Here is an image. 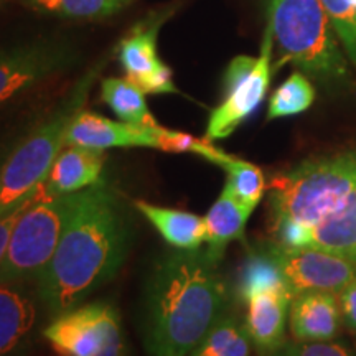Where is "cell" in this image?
<instances>
[{
  "label": "cell",
  "mask_w": 356,
  "mask_h": 356,
  "mask_svg": "<svg viewBox=\"0 0 356 356\" xmlns=\"http://www.w3.org/2000/svg\"><path fill=\"white\" fill-rule=\"evenodd\" d=\"M338 299H340L343 323L348 330L356 332V277L338 293Z\"/></svg>",
  "instance_id": "obj_30"
},
{
  "label": "cell",
  "mask_w": 356,
  "mask_h": 356,
  "mask_svg": "<svg viewBox=\"0 0 356 356\" xmlns=\"http://www.w3.org/2000/svg\"><path fill=\"white\" fill-rule=\"evenodd\" d=\"M159 24L136 25L119 44V63L129 81L145 95H178L173 73L159 58Z\"/></svg>",
  "instance_id": "obj_12"
},
{
  "label": "cell",
  "mask_w": 356,
  "mask_h": 356,
  "mask_svg": "<svg viewBox=\"0 0 356 356\" xmlns=\"http://www.w3.org/2000/svg\"><path fill=\"white\" fill-rule=\"evenodd\" d=\"M269 26L279 68L293 63L323 81L343 83L346 60L322 0H269Z\"/></svg>",
  "instance_id": "obj_3"
},
{
  "label": "cell",
  "mask_w": 356,
  "mask_h": 356,
  "mask_svg": "<svg viewBox=\"0 0 356 356\" xmlns=\"http://www.w3.org/2000/svg\"><path fill=\"white\" fill-rule=\"evenodd\" d=\"M101 99L122 122L134 126H160L150 114L145 92L127 78H106L101 84Z\"/></svg>",
  "instance_id": "obj_20"
},
{
  "label": "cell",
  "mask_w": 356,
  "mask_h": 356,
  "mask_svg": "<svg viewBox=\"0 0 356 356\" xmlns=\"http://www.w3.org/2000/svg\"><path fill=\"white\" fill-rule=\"evenodd\" d=\"M348 2L351 3V6H355V7H356V0H348Z\"/></svg>",
  "instance_id": "obj_31"
},
{
  "label": "cell",
  "mask_w": 356,
  "mask_h": 356,
  "mask_svg": "<svg viewBox=\"0 0 356 356\" xmlns=\"http://www.w3.org/2000/svg\"><path fill=\"white\" fill-rule=\"evenodd\" d=\"M292 299L289 287H280L259 292L246 300L244 327L261 356H274L286 345V327Z\"/></svg>",
  "instance_id": "obj_14"
},
{
  "label": "cell",
  "mask_w": 356,
  "mask_h": 356,
  "mask_svg": "<svg viewBox=\"0 0 356 356\" xmlns=\"http://www.w3.org/2000/svg\"><path fill=\"white\" fill-rule=\"evenodd\" d=\"M32 197H29L25 202H22L19 204H15V207L8 208V210L0 213V266H2L3 259H6L7 249H8V244H10V238H12L13 228H15L17 225V220H19L22 213H24L26 204H29L30 198Z\"/></svg>",
  "instance_id": "obj_29"
},
{
  "label": "cell",
  "mask_w": 356,
  "mask_h": 356,
  "mask_svg": "<svg viewBox=\"0 0 356 356\" xmlns=\"http://www.w3.org/2000/svg\"><path fill=\"white\" fill-rule=\"evenodd\" d=\"M343 315L333 292H304L293 296L289 327L296 341H332L340 333Z\"/></svg>",
  "instance_id": "obj_15"
},
{
  "label": "cell",
  "mask_w": 356,
  "mask_h": 356,
  "mask_svg": "<svg viewBox=\"0 0 356 356\" xmlns=\"http://www.w3.org/2000/svg\"><path fill=\"white\" fill-rule=\"evenodd\" d=\"M58 356H129L121 315L108 302H89L55 315L42 330Z\"/></svg>",
  "instance_id": "obj_7"
},
{
  "label": "cell",
  "mask_w": 356,
  "mask_h": 356,
  "mask_svg": "<svg viewBox=\"0 0 356 356\" xmlns=\"http://www.w3.org/2000/svg\"><path fill=\"white\" fill-rule=\"evenodd\" d=\"M207 256L167 252L145 284L144 335L149 356H186L225 315L228 292Z\"/></svg>",
  "instance_id": "obj_2"
},
{
  "label": "cell",
  "mask_w": 356,
  "mask_h": 356,
  "mask_svg": "<svg viewBox=\"0 0 356 356\" xmlns=\"http://www.w3.org/2000/svg\"><path fill=\"white\" fill-rule=\"evenodd\" d=\"M287 287L280 270L279 261L275 257L273 246H267L257 251H252L244 261L239 270L238 279V297L246 302L249 297L264 291Z\"/></svg>",
  "instance_id": "obj_21"
},
{
  "label": "cell",
  "mask_w": 356,
  "mask_h": 356,
  "mask_svg": "<svg viewBox=\"0 0 356 356\" xmlns=\"http://www.w3.org/2000/svg\"><path fill=\"white\" fill-rule=\"evenodd\" d=\"M99 73V66L74 84L60 106L38 124L0 165V213L32 197L65 147L70 124L81 113Z\"/></svg>",
  "instance_id": "obj_5"
},
{
  "label": "cell",
  "mask_w": 356,
  "mask_h": 356,
  "mask_svg": "<svg viewBox=\"0 0 356 356\" xmlns=\"http://www.w3.org/2000/svg\"><path fill=\"white\" fill-rule=\"evenodd\" d=\"M162 126H134L129 122H115L104 115L81 111L70 124L65 137L66 145L84 147L92 150H108L121 147H147L159 150V136Z\"/></svg>",
  "instance_id": "obj_13"
},
{
  "label": "cell",
  "mask_w": 356,
  "mask_h": 356,
  "mask_svg": "<svg viewBox=\"0 0 356 356\" xmlns=\"http://www.w3.org/2000/svg\"><path fill=\"white\" fill-rule=\"evenodd\" d=\"M0 165H2V162H0Z\"/></svg>",
  "instance_id": "obj_32"
},
{
  "label": "cell",
  "mask_w": 356,
  "mask_h": 356,
  "mask_svg": "<svg viewBox=\"0 0 356 356\" xmlns=\"http://www.w3.org/2000/svg\"><path fill=\"white\" fill-rule=\"evenodd\" d=\"M106 155L102 150L66 145L58 154L44 185L55 195H71L102 181Z\"/></svg>",
  "instance_id": "obj_16"
},
{
  "label": "cell",
  "mask_w": 356,
  "mask_h": 356,
  "mask_svg": "<svg viewBox=\"0 0 356 356\" xmlns=\"http://www.w3.org/2000/svg\"><path fill=\"white\" fill-rule=\"evenodd\" d=\"M273 51V33L267 26L259 56L239 55L231 61L225 73V99L208 119V140L226 139L256 113L269 89Z\"/></svg>",
  "instance_id": "obj_8"
},
{
  "label": "cell",
  "mask_w": 356,
  "mask_h": 356,
  "mask_svg": "<svg viewBox=\"0 0 356 356\" xmlns=\"http://www.w3.org/2000/svg\"><path fill=\"white\" fill-rule=\"evenodd\" d=\"M284 280L292 296L304 292L340 293L356 277V262L317 248L289 249L273 243Z\"/></svg>",
  "instance_id": "obj_10"
},
{
  "label": "cell",
  "mask_w": 356,
  "mask_h": 356,
  "mask_svg": "<svg viewBox=\"0 0 356 356\" xmlns=\"http://www.w3.org/2000/svg\"><path fill=\"white\" fill-rule=\"evenodd\" d=\"M251 348L244 322L225 314L186 356H251Z\"/></svg>",
  "instance_id": "obj_23"
},
{
  "label": "cell",
  "mask_w": 356,
  "mask_h": 356,
  "mask_svg": "<svg viewBox=\"0 0 356 356\" xmlns=\"http://www.w3.org/2000/svg\"><path fill=\"white\" fill-rule=\"evenodd\" d=\"M211 163H216L226 172V186L233 191V195L239 202L248 207L256 208L264 197L266 191V178L264 173L254 163L246 162L233 155L218 150Z\"/></svg>",
  "instance_id": "obj_22"
},
{
  "label": "cell",
  "mask_w": 356,
  "mask_h": 356,
  "mask_svg": "<svg viewBox=\"0 0 356 356\" xmlns=\"http://www.w3.org/2000/svg\"><path fill=\"white\" fill-rule=\"evenodd\" d=\"M315 99V89L302 73H292L275 89L267 108V119L287 118L307 111Z\"/></svg>",
  "instance_id": "obj_24"
},
{
  "label": "cell",
  "mask_w": 356,
  "mask_h": 356,
  "mask_svg": "<svg viewBox=\"0 0 356 356\" xmlns=\"http://www.w3.org/2000/svg\"><path fill=\"white\" fill-rule=\"evenodd\" d=\"M40 10L73 19H99L118 12L126 0H29Z\"/></svg>",
  "instance_id": "obj_25"
},
{
  "label": "cell",
  "mask_w": 356,
  "mask_h": 356,
  "mask_svg": "<svg viewBox=\"0 0 356 356\" xmlns=\"http://www.w3.org/2000/svg\"><path fill=\"white\" fill-rule=\"evenodd\" d=\"M270 216L312 228L346 202L356 188V150L305 160L270 181Z\"/></svg>",
  "instance_id": "obj_4"
},
{
  "label": "cell",
  "mask_w": 356,
  "mask_h": 356,
  "mask_svg": "<svg viewBox=\"0 0 356 356\" xmlns=\"http://www.w3.org/2000/svg\"><path fill=\"white\" fill-rule=\"evenodd\" d=\"M202 139H195L193 136L185 132L170 131V129L162 127L160 129L159 136V150L170 154H195L197 152V147Z\"/></svg>",
  "instance_id": "obj_28"
},
{
  "label": "cell",
  "mask_w": 356,
  "mask_h": 356,
  "mask_svg": "<svg viewBox=\"0 0 356 356\" xmlns=\"http://www.w3.org/2000/svg\"><path fill=\"white\" fill-rule=\"evenodd\" d=\"M40 307L37 280H0V356L32 351Z\"/></svg>",
  "instance_id": "obj_11"
},
{
  "label": "cell",
  "mask_w": 356,
  "mask_h": 356,
  "mask_svg": "<svg viewBox=\"0 0 356 356\" xmlns=\"http://www.w3.org/2000/svg\"><path fill=\"white\" fill-rule=\"evenodd\" d=\"M129 243L127 216L108 185L68 195L60 243L37 279L44 310L55 317L108 284L126 261Z\"/></svg>",
  "instance_id": "obj_1"
},
{
  "label": "cell",
  "mask_w": 356,
  "mask_h": 356,
  "mask_svg": "<svg viewBox=\"0 0 356 356\" xmlns=\"http://www.w3.org/2000/svg\"><path fill=\"white\" fill-rule=\"evenodd\" d=\"M356 262V188L338 210L310 228V246Z\"/></svg>",
  "instance_id": "obj_19"
},
{
  "label": "cell",
  "mask_w": 356,
  "mask_h": 356,
  "mask_svg": "<svg viewBox=\"0 0 356 356\" xmlns=\"http://www.w3.org/2000/svg\"><path fill=\"white\" fill-rule=\"evenodd\" d=\"M74 60V48L61 40H35L0 50V106L70 68Z\"/></svg>",
  "instance_id": "obj_9"
},
{
  "label": "cell",
  "mask_w": 356,
  "mask_h": 356,
  "mask_svg": "<svg viewBox=\"0 0 356 356\" xmlns=\"http://www.w3.org/2000/svg\"><path fill=\"white\" fill-rule=\"evenodd\" d=\"M274 356H355L348 346L337 341H286Z\"/></svg>",
  "instance_id": "obj_27"
},
{
  "label": "cell",
  "mask_w": 356,
  "mask_h": 356,
  "mask_svg": "<svg viewBox=\"0 0 356 356\" xmlns=\"http://www.w3.org/2000/svg\"><path fill=\"white\" fill-rule=\"evenodd\" d=\"M68 213V195H55L44 181L17 220L0 280H37L55 254Z\"/></svg>",
  "instance_id": "obj_6"
},
{
  "label": "cell",
  "mask_w": 356,
  "mask_h": 356,
  "mask_svg": "<svg viewBox=\"0 0 356 356\" xmlns=\"http://www.w3.org/2000/svg\"><path fill=\"white\" fill-rule=\"evenodd\" d=\"M134 207L140 211L172 248L180 251H198L207 243V222L195 213L157 207L144 200H136Z\"/></svg>",
  "instance_id": "obj_18"
},
{
  "label": "cell",
  "mask_w": 356,
  "mask_h": 356,
  "mask_svg": "<svg viewBox=\"0 0 356 356\" xmlns=\"http://www.w3.org/2000/svg\"><path fill=\"white\" fill-rule=\"evenodd\" d=\"M333 30L356 66V7L348 0H322Z\"/></svg>",
  "instance_id": "obj_26"
},
{
  "label": "cell",
  "mask_w": 356,
  "mask_h": 356,
  "mask_svg": "<svg viewBox=\"0 0 356 356\" xmlns=\"http://www.w3.org/2000/svg\"><path fill=\"white\" fill-rule=\"evenodd\" d=\"M254 208L248 207L234 197L233 191L225 185L221 195L204 216L207 222V259L218 264L225 256L226 248L231 241H244L246 222Z\"/></svg>",
  "instance_id": "obj_17"
}]
</instances>
